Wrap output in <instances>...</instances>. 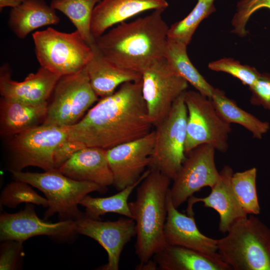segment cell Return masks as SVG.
<instances>
[{
	"label": "cell",
	"instance_id": "obj_20",
	"mask_svg": "<svg viewBox=\"0 0 270 270\" xmlns=\"http://www.w3.org/2000/svg\"><path fill=\"white\" fill-rule=\"evenodd\" d=\"M166 0H101L95 6L92 18L91 33L95 39L110 28L148 10H166Z\"/></svg>",
	"mask_w": 270,
	"mask_h": 270
},
{
	"label": "cell",
	"instance_id": "obj_38",
	"mask_svg": "<svg viewBox=\"0 0 270 270\" xmlns=\"http://www.w3.org/2000/svg\"><path fill=\"white\" fill-rule=\"evenodd\" d=\"M157 264L154 260H150L144 263H140L136 268L137 270H156L157 268Z\"/></svg>",
	"mask_w": 270,
	"mask_h": 270
},
{
	"label": "cell",
	"instance_id": "obj_34",
	"mask_svg": "<svg viewBox=\"0 0 270 270\" xmlns=\"http://www.w3.org/2000/svg\"><path fill=\"white\" fill-rule=\"evenodd\" d=\"M2 242L0 250V270H16L23 253V242L7 240Z\"/></svg>",
	"mask_w": 270,
	"mask_h": 270
},
{
	"label": "cell",
	"instance_id": "obj_4",
	"mask_svg": "<svg viewBox=\"0 0 270 270\" xmlns=\"http://www.w3.org/2000/svg\"><path fill=\"white\" fill-rule=\"evenodd\" d=\"M217 247L232 270H270V230L254 215L235 221Z\"/></svg>",
	"mask_w": 270,
	"mask_h": 270
},
{
	"label": "cell",
	"instance_id": "obj_33",
	"mask_svg": "<svg viewBox=\"0 0 270 270\" xmlns=\"http://www.w3.org/2000/svg\"><path fill=\"white\" fill-rule=\"evenodd\" d=\"M262 8L270 10V0H240L236 4V12L232 20V32L240 37L246 36V26L250 18Z\"/></svg>",
	"mask_w": 270,
	"mask_h": 270
},
{
	"label": "cell",
	"instance_id": "obj_24",
	"mask_svg": "<svg viewBox=\"0 0 270 270\" xmlns=\"http://www.w3.org/2000/svg\"><path fill=\"white\" fill-rule=\"evenodd\" d=\"M60 21L56 10L44 0H26L10 12L8 24L11 30L20 39L40 28L56 24Z\"/></svg>",
	"mask_w": 270,
	"mask_h": 270
},
{
	"label": "cell",
	"instance_id": "obj_8",
	"mask_svg": "<svg viewBox=\"0 0 270 270\" xmlns=\"http://www.w3.org/2000/svg\"><path fill=\"white\" fill-rule=\"evenodd\" d=\"M68 127L42 124L7 138L9 171L20 172L29 166L44 171L55 170L54 152L68 138Z\"/></svg>",
	"mask_w": 270,
	"mask_h": 270
},
{
	"label": "cell",
	"instance_id": "obj_10",
	"mask_svg": "<svg viewBox=\"0 0 270 270\" xmlns=\"http://www.w3.org/2000/svg\"><path fill=\"white\" fill-rule=\"evenodd\" d=\"M184 97L187 110L186 154L203 144L226 152L230 124L220 116L211 99L194 90H186Z\"/></svg>",
	"mask_w": 270,
	"mask_h": 270
},
{
	"label": "cell",
	"instance_id": "obj_9",
	"mask_svg": "<svg viewBox=\"0 0 270 270\" xmlns=\"http://www.w3.org/2000/svg\"><path fill=\"white\" fill-rule=\"evenodd\" d=\"M50 99L42 124L70 127L82 119L98 97L85 67L76 73L60 76Z\"/></svg>",
	"mask_w": 270,
	"mask_h": 270
},
{
	"label": "cell",
	"instance_id": "obj_1",
	"mask_svg": "<svg viewBox=\"0 0 270 270\" xmlns=\"http://www.w3.org/2000/svg\"><path fill=\"white\" fill-rule=\"evenodd\" d=\"M154 126L142 94V80L121 84L112 94L101 98L75 124L68 139L86 146L108 150L142 138Z\"/></svg>",
	"mask_w": 270,
	"mask_h": 270
},
{
	"label": "cell",
	"instance_id": "obj_12",
	"mask_svg": "<svg viewBox=\"0 0 270 270\" xmlns=\"http://www.w3.org/2000/svg\"><path fill=\"white\" fill-rule=\"evenodd\" d=\"M216 150L212 146L203 144L186 154L170 190L176 208L204 187L212 188L217 182L220 172L214 160Z\"/></svg>",
	"mask_w": 270,
	"mask_h": 270
},
{
	"label": "cell",
	"instance_id": "obj_21",
	"mask_svg": "<svg viewBox=\"0 0 270 270\" xmlns=\"http://www.w3.org/2000/svg\"><path fill=\"white\" fill-rule=\"evenodd\" d=\"M91 46L92 56L86 67L90 85L98 98L112 94L124 83L142 80L141 74L115 66L104 56L94 43Z\"/></svg>",
	"mask_w": 270,
	"mask_h": 270
},
{
	"label": "cell",
	"instance_id": "obj_2",
	"mask_svg": "<svg viewBox=\"0 0 270 270\" xmlns=\"http://www.w3.org/2000/svg\"><path fill=\"white\" fill-rule=\"evenodd\" d=\"M164 10H155L145 16L118 24L96 39V48L115 66L142 74L164 58L169 27L162 16Z\"/></svg>",
	"mask_w": 270,
	"mask_h": 270
},
{
	"label": "cell",
	"instance_id": "obj_7",
	"mask_svg": "<svg viewBox=\"0 0 270 270\" xmlns=\"http://www.w3.org/2000/svg\"><path fill=\"white\" fill-rule=\"evenodd\" d=\"M183 93L166 117L156 126V138L148 168L173 180L186 158L187 110Z\"/></svg>",
	"mask_w": 270,
	"mask_h": 270
},
{
	"label": "cell",
	"instance_id": "obj_29",
	"mask_svg": "<svg viewBox=\"0 0 270 270\" xmlns=\"http://www.w3.org/2000/svg\"><path fill=\"white\" fill-rule=\"evenodd\" d=\"M214 0H198L195 6L186 17L169 27L168 39L188 46L200 23L216 12Z\"/></svg>",
	"mask_w": 270,
	"mask_h": 270
},
{
	"label": "cell",
	"instance_id": "obj_32",
	"mask_svg": "<svg viewBox=\"0 0 270 270\" xmlns=\"http://www.w3.org/2000/svg\"><path fill=\"white\" fill-rule=\"evenodd\" d=\"M208 68L212 70L224 72L236 78L244 86L250 88L260 74L255 68L242 64L231 58H223L210 62Z\"/></svg>",
	"mask_w": 270,
	"mask_h": 270
},
{
	"label": "cell",
	"instance_id": "obj_15",
	"mask_svg": "<svg viewBox=\"0 0 270 270\" xmlns=\"http://www.w3.org/2000/svg\"><path fill=\"white\" fill-rule=\"evenodd\" d=\"M75 222L78 234L96 240L106 252L108 262L99 269L118 270L124 246L136 236L134 220L122 217L115 221L103 222L92 218L84 212Z\"/></svg>",
	"mask_w": 270,
	"mask_h": 270
},
{
	"label": "cell",
	"instance_id": "obj_22",
	"mask_svg": "<svg viewBox=\"0 0 270 270\" xmlns=\"http://www.w3.org/2000/svg\"><path fill=\"white\" fill-rule=\"evenodd\" d=\"M162 270H230L218 253L208 254L185 247L166 245L153 256Z\"/></svg>",
	"mask_w": 270,
	"mask_h": 270
},
{
	"label": "cell",
	"instance_id": "obj_13",
	"mask_svg": "<svg viewBox=\"0 0 270 270\" xmlns=\"http://www.w3.org/2000/svg\"><path fill=\"white\" fill-rule=\"evenodd\" d=\"M78 234L74 220L48 222L36 215L34 204H27L16 213L0 216V240L24 242L32 237L47 236L58 240H70Z\"/></svg>",
	"mask_w": 270,
	"mask_h": 270
},
{
	"label": "cell",
	"instance_id": "obj_30",
	"mask_svg": "<svg viewBox=\"0 0 270 270\" xmlns=\"http://www.w3.org/2000/svg\"><path fill=\"white\" fill-rule=\"evenodd\" d=\"M257 170L256 168L233 174L232 186L240 206L247 214L260 213L256 186Z\"/></svg>",
	"mask_w": 270,
	"mask_h": 270
},
{
	"label": "cell",
	"instance_id": "obj_3",
	"mask_svg": "<svg viewBox=\"0 0 270 270\" xmlns=\"http://www.w3.org/2000/svg\"><path fill=\"white\" fill-rule=\"evenodd\" d=\"M172 180L151 170L138 186L136 199L128 202L136 222L135 252L140 263L146 262L167 244L164 228L167 216L166 196Z\"/></svg>",
	"mask_w": 270,
	"mask_h": 270
},
{
	"label": "cell",
	"instance_id": "obj_11",
	"mask_svg": "<svg viewBox=\"0 0 270 270\" xmlns=\"http://www.w3.org/2000/svg\"><path fill=\"white\" fill-rule=\"evenodd\" d=\"M142 94L148 116L156 126L170 112L188 83L175 73L164 58L151 64L142 73Z\"/></svg>",
	"mask_w": 270,
	"mask_h": 270
},
{
	"label": "cell",
	"instance_id": "obj_27",
	"mask_svg": "<svg viewBox=\"0 0 270 270\" xmlns=\"http://www.w3.org/2000/svg\"><path fill=\"white\" fill-rule=\"evenodd\" d=\"M150 171L148 169L139 180L117 194L106 198H93L88 194L84 198L80 204L85 208V214L95 220H100V216L113 212L126 217L132 218L130 210L128 198L134 190L140 184Z\"/></svg>",
	"mask_w": 270,
	"mask_h": 270
},
{
	"label": "cell",
	"instance_id": "obj_19",
	"mask_svg": "<svg viewBox=\"0 0 270 270\" xmlns=\"http://www.w3.org/2000/svg\"><path fill=\"white\" fill-rule=\"evenodd\" d=\"M58 170L72 180L94 182L104 188L114 183L106 150L100 148L86 146L80 150Z\"/></svg>",
	"mask_w": 270,
	"mask_h": 270
},
{
	"label": "cell",
	"instance_id": "obj_5",
	"mask_svg": "<svg viewBox=\"0 0 270 270\" xmlns=\"http://www.w3.org/2000/svg\"><path fill=\"white\" fill-rule=\"evenodd\" d=\"M14 180L24 182L41 191L48 202L44 220L57 214L60 220H74L84 212L78 208L80 201L90 193L104 194L107 188L89 182L72 180L58 170L44 172L10 171Z\"/></svg>",
	"mask_w": 270,
	"mask_h": 270
},
{
	"label": "cell",
	"instance_id": "obj_26",
	"mask_svg": "<svg viewBox=\"0 0 270 270\" xmlns=\"http://www.w3.org/2000/svg\"><path fill=\"white\" fill-rule=\"evenodd\" d=\"M220 116L230 124L240 125L254 138L261 140L270 128L268 122L262 121L238 106L236 102L227 97L224 92L216 88L210 98Z\"/></svg>",
	"mask_w": 270,
	"mask_h": 270
},
{
	"label": "cell",
	"instance_id": "obj_31",
	"mask_svg": "<svg viewBox=\"0 0 270 270\" xmlns=\"http://www.w3.org/2000/svg\"><path fill=\"white\" fill-rule=\"evenodd\" d=\"M32 204L48 208V202L36 193L24 182L15 180L7 184L0 196V206L14 208L21 203Z\"/></svg>",
	"mask_w": 270,
	"mask_h": 270
},
{
	"label": "cell",
	"instance_id": "obj_25",
	"mask_svg": "<svg viewBox=\"0 0 270 270\" xmlns=\"http://www.w3.org/2000/svg\"><path fill=\"white\" fill-rule=\"evenodd\" d=\"M187 46L168 39L164 58L170 68L201 94L210 98L216 88L210 84L190 60Z\"/></svg>",
	"mask_w": 270,
	"mask_h": 270
},
{
	"label": "cell",
	"instance_id": "obj_28",
	"mask_svg": "<svg viewBox=\"0 0 270 270\" xmlns=\"http://www.w3.org/2000/svg\"><path fill=\"white\" fill-rule=\"evenodd\" d=\"M101 0H52L50 6L66 16L82 38L91 46L95 39L91 33V22L96 6Z\"/></svg>",
	"mask_w": 270,
	"mask_h": 270
},
{
	"label": "cell",
	"instance_id": "obj_17",
	"mask_svg": "<svg viewBox=\"0 0 270 270\" xmlns=\"http://www.w3.org/2000/svg\"><path fill=\"white\" fill-rule=\"evenodd\" d=\"M170 190V188L166 196L167 216L164 228L166 244L181 246L208 254H217V240L200 232L194 216L178 211L172 204Z\"/></svg>",
	"mask_w": 270,
	"mask_h": 270
},
{
	"label": "cell",
	"instance_id": "obj_36",
	"mask_svg": "<svg viewBox=\"0 0 270 270\" xmlns=\"http://www.w3.org/2000/svg\"><path fill=\"white\" fill-rule=\"evenodd\" d=\"M86 147L82 142L66 138L56 148L54 154V164L55 170H58L75 152Z\"/></svg>",
	"mask_w": 270,
	"mask_h": 270
},
{
	"label": "cell",
	"instance_id": "obj_16",
	"mask_svg": "<svg viewBox=\"0 0 270 270\" xmlns=\"http://www.w3.org/2000/svg\"><path fill=\"white\" fill-rule=\"evenodd\" d=\"M60 76L40 66L36 73L29 74L24 80L17 82L12 78L10 67L4 64L0 68V94L10 100L43 104L48 102Z\"/></svg>",
	"mask_w": 270,
	"mask_h": 270
},
{
	"label": "cell",
	"instance_id": "obj_37",
	"mask_svg": "<svg viewBox=\"0 0 270 270\" xmlns=\"http://www.w3.org/2000/svg\"><path fill=\"white\" fill-rule=\"evenodd\" d=\"M26 0H0V9L2 10L6 7L16 8L20 6Z\"/></svg>",
	"mask_w": 270,
	"mask_h": 270
},
{
	"label": "cell",
	"instance_id": "obj_23",
	"mask_svg": "<svg viewBox=\"0 0 270 270\" xmlns=\"http://www.w3.org/2000/svg\"><path fill=\"white\" fill-rule=\"evenodd\" d=\"M48 102L32 104L0 99V133L8 138L43 124Z\"/></svg>",
	"mask_w": 270,
	"mask_h": 270
},
{
	"label": "cell",
	"instance_id": "obj_18",
	"mask_svg": "<svg viewBox=\"0 0 270 270\" xmlns=\"http://www.w3.org/2000/svg\"><path fill=\"white\" fill-rule=\"evenodd\" d=\"M233 170L228 166H225L220 172V176L211 188L210 194L204 198L191 196L188 200L186 212L192 216L193 205L198 202L204 203L206 208L214 209L219 214V230L227 232L230 226L236 220L248 216V214L238 203L232 190V177Z\"/></svg>",
	"mask_w": 270,
	"mask_h": 270
},
{
	"label": "cell",
	"instance_id": "obj_35",
	"mask_svg": "<svg viewBox=\"0 0 270 270\" xmlns=\"http://www.w3.org/2000/svg\"><path fill=\"white\" fill-rule=\"evenodd\" d=\"M250 103L261 106L270 112V73H261L255 83L248 88Z\"/></svg>",
	"mask_w": 270,
	"mask_h": 270
},
{
	"label": "cell",
	"instance_id": "obj_14",
	"mask_svg": "<svg viewBox=\"0 0 270 270\" xmlns=\"http://www.w3.org/2000/svg\"><path fill=\"white\" fill-rule=\"evenodd\" d=\"M155 138L154 130L138 139L106 150L113 185L117 190L134 184L148 168Z\"/></svg>",
	"mask_w": 270,
	"mask_h": 270
},
{
	"label": "cell",
	"instance_id": "obj_6",
	"mask_svg": "<svg viewBox=\"0 0 270 270\" xmlns=\"http://www.w3.org/2000/svg\"><path fill=\"white\" fill-rule=\"evenodd\" d=\"M32 36L40 66L61 76L80 71L92 56V46L76 30L66 33L48 27L34 32Z\"/></svg>",
	"mask_w": 270,
	"mask_h": 270
}]
</instances>
